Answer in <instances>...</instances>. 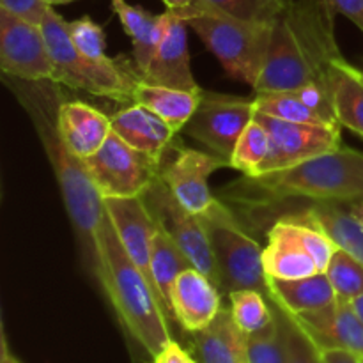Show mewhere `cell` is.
<instances>
[{
	"mask_svg": "<svg viewBox=\"0 0 363 363\" xmlns=\"http://www.w3.org/2000/svg\"><path fill=\"white\" fill-rule=\"evenodd\" d=\"M6 87L16 96L25 113L32 121L39 142L55 174L77 240L84 254L85 266L96 277L98 252L96 236L105 215V202L92 183L87 167L64 142L59 130V106L62 99L60 84L52 80L27 82L2 74Z\"/></svg>",
	"mask_w": 363,
	"mask_h": 363,
	"instance_id": "1",
	"label": "cell"
},
{
	"mask_svg": "<svg viewBox=\"0 0 363 363\" xmlns=\"http://www.w3.org/2000/svg\"><path fill=\"white\" fill-rule=\"evenodd\" d=\"M342 59L335 39V14L323 0H293L273 21L268 57L254 92L332 85L333 66Z\"/></svg>",
	"mask_w": 363,
	"mask_h": 363,
	"instance_id": "2",
	"label": "cell"
},
{
	"mask_svg": "<svg viewBox=\"0 0 363 363\" xmlns=\"http://www.w3.org/2000/svg\"><path fill=\"white\" fill-rule=\"evenodd\" d=\"M96 279L128 333L155 358L172 340L165 303L155 284L124 250L106 211L96 236Z\"/></svg>",
	"mask_w": 363,
	"mask_h": 363,
	"instance_id": "3",
	"label": "cell"
},
{
	"mask_svg": "<svg viewBox=\"0 0 363 363\" xmlns=\"http://www.w3.org/2000/svg\"><path fill=\"white\" fill-rule=\"evenodd\" d=\"M247 181L268 201H363V152L340 145L286 170L247 177Z\"/></svg>",
	"mask_w": 363,
	"mask_h": 363,
	"instance_id": "4",
	"label": "cell"
},
{
	"mask_svg": "<svg viewBox=\"0 0 363 363\" xmlns=\"http://www.w3.org/2000/svg\"><path fill=\"white\" fill-rule=\"evenodd\" d=\"M174 11L186 20L230 77L254 89L264 69L273 23L241 20L202 0Z\"/></svg>",
	"mask_w": 363,
	"mask_h": 363,
	"instance_id": "5",
	"label": "cell"
},
{
	"mask_svg": "<svg viewBox=\"0 0 363 363\" xmlns=\"http://www.w3.org/2000/svg\"><path fill=\"white\" fill-rule=\"evenodd\" d=\"M41 28L55 66L57 84L99 98L133 103L135 87L142 80L137 67L121 59L92 60L78 52L71 41L67 21L52 6L43 14Z\"/></svg>",
	"mask_w": 363,
	"mask_h": 363,
	"instance_id": "6",
	"label": "cell"
},
{
	"mask_svg": "<svg viewBox=\"0 0 363 363\" xmlns=\"http://www.w3.org/2000/svg\"><path fill=\"white\" fill-rule=\"evenodd\" d=\"M220 272V291L234 293L255 289L269 298L268 277L262 266L264 248L241 227L236 216L220 201L201 215Z\"/></svg>",
	"mask_w": 363,
	"mask_h": 363,
	"instance_id": "7",
	"label": "cell"
},
{
	"mask_svg": "<svg viewBox=\"0 0 363 363\" xmlns=\"http://www.w3.org/2000/svg\"><path fill=\"white\" fill-rule=\"evenodd\" d=\"M84 162L103 199L142 197L162 169V162L131 147L113 130L101 149Z\"/></svg>",
	"mask_w": 363,
	"mask_h": 363,
	"instance_id": "8",
	"label": "cell"
},
{
	"mask_svg": "<svg viewBox=\"0 0 363 363\" xmlns=\"http://www.w3.org/2000/svg\"><path fill=\"white\" fill-rule=\"evenodd\" d=\"M254 117V98L222 94V92L202 89L201 101L184 126V133L201 142L209 152L220 156L230 165L234 147Z\"/></svg>",
	"mask_w": 363,
	"mask_h": 363,
	"instance_id": "9",
	"label": "cell"
},
{
	"mask_svg": "<svg viewBox=\"0 0 363 363\" xmlns=\"http://www.w3.org/2000/svg\"><path fill=\"white\" fill-rule=\"evenodd\" d=\"M149 209L155 218L167 229V233L174 238L181 250L186 254L194 268L204 273L215 286L220 289V272L209 243L208 229L202 216L194 215L177 202L172 191L167 188L162 177L151 184L144 194Z\"/></svg>",
	"mask_w": 363,
	"mask_h": 363,
	"instance_id": "10",
	"label": "cell"
},
{
	"mask_svg": "<svg viewBox=\"0 0 363 363\" xmlns=\"http://www.w3.org/2000/svg\"><path fill=\"white\" fill-rule=\"evenodd\" d=\"M255 119L266 128L272 140L269 156L259 176L286 170L342 145V126L339 124L289 123L257 110Z\"/></svg>",
	"mask_w": 363,
	"mask_h": 363,
	"instance_id": "11",
	"label": "cell"
},
{
	"mask_svg": "<svg viewBox=\"0 0 363 363\" xmlns=\"http://www.w3.org/2000/svg\"><path fill=\"white\" fill-rule=\"evenodd\" d=\"M0 69L27 82H55V66L41 23L0 7Z\"/></svg>",
	"mask_w": 363,
	"mask_h": 363,
	"instance_id": "12",
	"label": "cell"
},
{
	"mask_svg": "<svg viewBox=\"0 0 363 363\" xmlns=\"http://www.w3.org/2000/svg\"><path fill=\"white\" fill-rule=\"evenodd\" d=\"M223 167H230L229 162L213 152L179 147L172 160L162 163L160 177L184 209L201 216L216 201L209 190V176Z\"/></svg>",
	"mask_w": 363,
	"mask_h": 363,
	"instance_id": "13",
	"label": "cell"
},
{
	"mask_svg": "<svg viewBox=\"0 0 363 363\" xmlns=\"http://www.w3.org/2000/svg\"><path fill=\"white\" fill-rule=\"evenodd\" d=\"M106 215L112 220L117 238L131 261L151 279V250L156 233L155 215L149 209L144 195L142 197H112L103 199ZM155 284V282H152Z\"/></svg>",
	"mask_w": 363,
	"mask_h": 363,
	"instance_id": "14",
	"label": "cell"
},
{
	"mask_svg": "<svg viewBox=\"0 0 363 363\" xmlns=\"http://www.w3.org/2000/svg\"><path fill=\"white\" fill-rule=\"evenodd\" d=\"M167 14H169V20H167L163 38L151 64L142 74V80L147 84L165 85V87L172 89L197 91L201 87L191 73L190 50H188V27L190 25L179 16L177 11L167 9Z\"/></svg>",
	"mask_w": 363,
	"mask_h": 363,
	"instance_id": "15",
	"label": "cell"
},
{
	"mask_svg": "<svg viewBox=\"0 0 363 363\" xmlns=\"http://www.w3.org/2000/svg\"><path fill=\"white\" fill-rule=\"evenodd\" d=\"M218 286L197 268L181 273L170 289V314L186 332L204 330L222 311Z\"/></svg>",
	"mask_w": 363,
	"mask_h": 363,
	"instance_id": "16",
	"label": "cell"
},
{
	"mask_svg": "<svg viewBox=\"0 0 363 363\" xmlns=\"http://www.w3.org/2000/svg\"><path fill=\"white\" fill-rule=\"evenodd\" d=\"M318 350H344L363 360V321L350 301L303 318H293Z\"/></svg>",
	"mask_w": 363,
	"mask_h": 363,
	"instance_id": "17",
	"label": "cell"
},
{
	"mask_svg": "<svg viewBox=\"0 0 363 363\" xmlns=\"http://www.w3.org/2000/svg\"><path fill=\"white\" fill-rule=\"evenodd\" d=\"M262 266L268 280H300L321 273L286 216L269 229L268 245L262 250Z\"/></svg>",
	"mask_w": 363,
	"mask_h": 363,
	"instance_id": "18",
	"label": "cell"
},
{
	"mask_svg": "<svg viewBox=\"0 0 363 363\" xmlns=\"http://www.w3.org/2000/svg\"><path fill=\"white\" fill-rule=\"evenodd\" d=\"M57 119L64 142L82 160L98 152L112 133V119L84 101L64 99Z\"/></svg>",
	"mask_w": 363,
	"mask_h": 363,
	"instance_id": "19",
	"label": "cell"
},
{
	"mask_svg": "<svg viewBox=\"0 0 363 363\" xmlns=\"http://www.w3.org/2000/svg\"><path fill=\"white\" fill-rule=\"evenodd\" d=\"M110 119H112V130L126 144L162 163L167 149L170 147L177 135V131L170 128L165 121L138 103L119 110Z\"/></svg>",
	"mask_w": 363,
	"mask_h": 363,
	"instance_id": "20",
	"label": "cell"
},
{
	"mask_svg": "<svg viewBox=\"0 0 363 363\" xmlns=\"http://www.w3.org/2000/svg\"><path fill=\"white\" fill-rule=\"evenodd\" d=\"M268 300L279 305L291 318L314 314L337 303V294L326 273L300 280H268Z\"/></svg>",
	"mask_w": 363,
	"mask_h": 363,
	"instance_id": "21",
	"label": "cell"
},
{
	"mask_svg": "<svg viewBox=\"0 0 363 363\" xmlns=\"http://www.w3.org/2000/svg\"><path fill=\"white\" fill-rule=\"evenodd\" d=\"M301 215L325 230L340 250L363 262V222L354 215L351 202H311Z\"/></svg>",
	"mask_w": 363,
	"mask_h": 363,
	"instance_id": "22",
	"label": "cell"
},
{
	"mask_svg": "<svg viewBox=\"0 0 363 363\" xmlns=\"http://www.w3.org/2000/svg\"><path fill=\"white\" fill-rule=\"evenodd\" d=\"M112 9L119 18L124 32L131 38L135 67L142 77L158 50L169 14L167 11L163 14H151L142 7L131 6L126 0H112Z\"/></svg>",
	"mask_w": 363,
	"mask_h": 363,
	"instance_id": "23",
	"label": "cell"
},
{
	"mask_svg": "<svg viewBox=\"0 0 363 363\" xmlns=\"http://www.w3.org/2000/svg\"><path fill=\"white\" fill-rule=\"evenodd\" d=\"M194 335L199 363H248L247 335L227 308H222L204 330Z\"/></svg>",
	"mask_w": 363,
	"mask_h": 363,
	"instance_id": "24",
	"label": "cell"
},
{
	"mask_svg": "<svg viewBox=\"0 0 363 363\" xmlns=\"http://www.w3.org/2000/svg\"><path fill=\"white\" fill-rule=\"evenodd\" d=\"M202 89L186 91V89H172L165 85L147 84L140 80L135 87L133 103L145 106L152 113L165 121L176 131L184 130L188 121L197 110L201 101Z\"/></svg>",
	"mask_w": 363,
	"mask_h": 363,
	"instance_id": "25",
	"label": "cell"
},
{
	"mask_svg": "<svg viewBox=\"0 0 363 363\" xmlns=\"http://www.w3.org/2000/svg\"><path fill=\"white\" fill-rule=\"evenodd\" d=\"M332 91L339 124L363 138V71L339 60L332 71Z\"/></svg>",
	"mask_w": 363,
	"mask_h": 363,
	"instance_id": "26",
	"label": "cell"
},
{
	"mask_svg": "<svg viewBox=\"0 0 363 363\" xmlns=\"http://www.w3.org/2000/svg\"><path fill=\"white\" fill-rule=\"evenodd\" d=\"M156 223L158 227H156L155 238H152L151 250V279L165 303L167 312H170V289L177 277L186 272L188 268H194V264L181 250L179 245L174 241V238L167 233L165 227L158 220Z\"/></svg>",
	"mask_w": 363,
	"mask_h": 363,
	"instance_id": "27",
	"label": "cell"
},
{
	"mask_svg": "<svg viewBox=\"0 0 363 363\" xmlns=\"http://www.w3.org/2000/svg\"><path fill=\"white\" fill-rule=\"evenodd\" d=\"M269 149H272L269 133L254 117V121L248 124L234 147L230 167L243 172L247 177L259 176L262 165L269 156Z\"/></svg>",
	"mask_w": 363,
	"mask_h": 363,
	"instance_id": "28",
	"label": "cell"
},
{
	"mask_svg": "<svg viewBox=\"0 0 363 363\" xmlns=\"http://www.w3.org/2000/svg\"><path fill=\"white\" fill-rule=\"evenodd\" d=\"M255 110L277 119L303 124H330L321 113L303 103L296 92H261L254 96ZM340 126V124H339Z\"/></svg>",
	"mask_w": 363,
	"mask_h": 363,
	"instance_id": "29",
	"label": "cell"
},
{
	"mask_svg": "<svg viewBox=\"0 0 363 363\" xmlns=\"http://www.w3.org/2000/svg\"><path fill=\"white\" fill-rule=\"evenodd\" d=\"M230 312L245 335L261 332L275 318L272 303L268 298L255 289H240L229 294Z\"/></svg>",
	"mask_w": 363,
	"mask_h": 363,
	"instance_id": "30",
	"label": "cell"
},
{
	"mask_svg": "<svg viewBox=\"0 0 363 363\" xmlns=\"http://www.w3.org/2000/svg\"><path fill=\"white\" fill-rule=\"evenodd\" d=\"M272 303V301H269ZM275 318L261 332L247 335V360L248 363H287L286 333L279 308L272 303Z\"/></svg>",
	"mask_w": 363,
	"mask_h": 363,
	"instance_id": "31",
	"label": "cell"
},
{
	"mask_svg": "<svg viewBox=\"0 0 363 363\" xmlns=\"http://www.w3.org/2000/svg\"><path fill=\"white\" fill-rule=\"evenodd\" d=\"M326 277L335 291L337 300L351 303L363 294V262L340 248L330 261Z\"/></svg>",
	"mask_w": 363,
	"mask_h": 363,
	"instance_id": "32",
	"label": "cell"
},
{
	"mask_svg": "<svg viewBox=\"0 0 363 363\" xmlns=\"http://www.w3.org/2000/svg\"><path fill=\"white\" fill-rule=\"evenodd\" d=\"M202 2L241 20L273 23L293 0H202Z\"/></svg>",
	"mask_w": 363,
	"mask_h": 363,
	"instance_id": "33",
	"label": "cell"
},
{
	"mask_svg": "<svg viewBox=\"0 0 363 363\" xmlns=\"http://www.w3.org/2000/svg\"><path fill=\"white\" fill-rule=\"evenodd\" d=\"M71 41L80 53L92 60H108L106 55V35L101 25L92 21L89 16L67 21Z\"/></svg>",
	"mask_w": 363,
	"mask_h": 363,
	"instance_id": "34",
	"label": "cell"
},
{
	"mask_svg": "<svg viewBox=\"0 0 363 363\" xmlns=\"http://www.w3.org/2000/svg\"><path fill=\"white\" fill-rule=\"evenodd\" d=\"M275 307L279 308L284 333H286L287 363H323L318 346L312 342L311 337H308L307 333L301 330V326L298 325L289 314H286L279 305H275Z\"/></svg>",
	"mask_w": 363,
	"mask_h": 363,
	"instance_id": "35",
	"label": "cell"
},
{
	"mask_svg": "<svg viewBox=\"0 0 363 363\" xmlns=\"http://www.w3.org/2000/svg\"><path fill=\"white\" fill-rule=\"evenodd\" d=\"M0 7L35 23H41L43 14L48 6L45 0H0Z\"/></svg>",
	"mask_w": 363,
	"mask_h": 363,
	"instance_id": "36",
	"label": "cell"
},
{
	"mask_svg": "<svg viewBox=\"0 0 363 363\" xmlns=\"http://www.w3.org/2000/svg\"><path fill=\"white\" fill-rule=\"evenodd\" d=\"M332 14H342L363 32V0H323Z\"/></svg>",
	"mask_w": 363,
	"mask_h": 363,
	"instance_id": "37",
	"label": "cell"
},
{
	"mask_svg": "<svg viewBox=\"0 0 363 363\" xmlns=\"http://www.w3.org/2000/svg\"><path fill=\"white\" fill-rule=\"evenodd\" d=\"M190 354L177 342L170 340L162 351L155 357V363H190Z\"/></svg>",
	"mask_w": 363,
	"mask_h": 363,
	"instance_id": "38",
	"label": "cell"
},
{
	"mask_svg": "<svg viewBox=\"0 0 363 363\" xmlns=\"http://www.w3.org/2000/svg\"><path fill=\"white\" fill-rule=\"evenodd\" d=\"M323 363H360L362 358L344 350H319Z\"/></svg>",
	"mask_w": 363,
	"mask_h": 363,
	"instance_id": "39",
	"label": "cell"
},
{
	"mask_svg": "<svg viewBox=\"0 0 363 363\" xmlns=\"http://www.w3.org/2000/svg\"><path fill=\"white\" fill-rule=\"evenodd\" d=\"M194 2L195 0H163V4L167 6V9H181V7H186Z\"/></svg>",
	"mask_w": 363,
	"mask_h": 363,
	"instance_id": "40",
	"label": "cell"
},
{
	"mask_svg": "<svg viewBox=\"0 0 363 363\" xmlns=\"http://www.w3.org/2000/svg\"><path fill=\"white\" fill-rule=\"evenodd\" d=\"M2 363H20L16 360V358L13 357V354L9 353V350H7V342L4 340L2 344Z\"/></svg>",
	"mask_w": 363,
	"mask_h": 363,
	"instance_id": "41",
	"label": "cell"
},
{
	"mask_svg": "<svg viewBox=\"0 0 363 363\" xmlns=\"http://www.w3.org/2000/svg\"><path fill=\"white\" fill-rule=\"evenodd\" d=\"M351 305H353V308L357 311V314L360 315V319L363 321V294H362V296H358L357 300L351 301Z\"/></svg>",
	"mask_w": 363,
	"mask_h": 363,
	"instance_id": "42",
	"label": "cell"
},
{
	"mask_svg": "<svg viewBox=\"0 0 363 363\" xmlns=\"http://www.w3.org/2000/svg\"><path fill=\"white\" fill-rule=\"evenodd\" d=\"M351 208H353L354 215H357L358 218H360L362 222H363V201H354V202H351Z\"/></svg>",
	"mask_w": 363,
	"mask_h": 363,
	"instance_id": "43",
	"label": "cell"
},
{
	"mask_svg": "<svg viewBox=\"0 0 363 363\" xmlns=\"http://www.w3.org/2000/svg\"><path fill=\"white\" fill-rule=\"evenodd\" d=\"M69 2H73V0H45L46 6H52V7L62 6V4H69Z\"/></svg>",
	"mask_w": 363,
	"mask_h": 363,
	"instance_id": "44",
	"label": "cell"
},
{
	"mask_svg": "<svg viewBox=\"0 0 363 363\" xmlns=\"http://www.w3.org/2000/svg\"><path fill=\"white\" fill-rule=\"evenodd\" d=\"M190 363H199L197 360H194V358H190Z\"/></svg>",
	"mask_w": 363,
	"mask_h": 363,
	"instance_id": "45",
	"label": "cell"
},
{
	"mask_svg": "<svg viewBox=\"0 0 363 363\" xmlns=\"http://www.w3.org/2000/svg\"><path fill=\"white\" fill-rule=\"evenodd\" d=\"M360 363H363V360H360Z\"/></svg>",
	"mask_w": 363,
	"mask_h": 363,
	"instance_id": "46",
	"label": "cell"
}]
</instances>
